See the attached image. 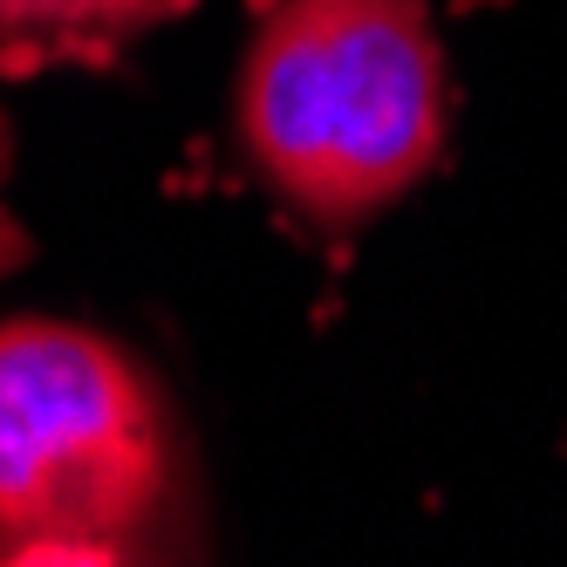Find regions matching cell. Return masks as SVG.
I'll list each match as a JSON object with an SVG mask.
<instances>
[{
  "label": "cell",
  "instance_id": "cell-4",
  "mask_svg": "<svg viewBox=\"0 0 567 567\" xmlns=\"http://www.w3.org/2000/svg\"><path fill=\"white\" fill-rule=\"evenodd\" d=\"M8 172H14V131H8V110H0V280H8L14 267H28V254H34L21 213L8 206Z\"/></svg>",
  "mask_w": 567,
  "mask_h": 567
},
{
  "label": "cell",
  "instance_id": "cell-2",
  "mask_svg": "<svg viewBox=\"0 0 567 567\" xmlns=\"http://www.w3.org/2000/svg\"><path fill=\"white\" fill-rule=\"evenodd\" d=\"M233 124L254 178L315 239L411 198L444 151V42L424 0H267Z\"/></svg>",
  "mask_w": 567,
  "mask_h": 567
},
{
  "label": "cell",
  "instance_id": "cell-3",
  "mask_svg": "<svg viewBox=\"0 0 567 567\" xmlns=\"http://www.w3.org/2000/svg\"><path fill=\"white\" fill-rule=\"evenodd\" d=\"M185 8L192 0H0V49H110Z\"/></svg>",
  "mask_w": 567,
  "mask_h": 567
},
{
  "label": "cell",
  "instance_id": "cell-1",
  "mask_svg": "<svg viewBox=\"0 0 567 567\" xmlns=\"http://www.w3.org/2000/svg\"><path fill=\"white\" fill-rule=\"evenodd\" d=\"M206 499L165 383L83 321H0V560H192Z\"/></svg>",
  "mask_w": 567,
  "mask_h": 567
}]
</instances>
